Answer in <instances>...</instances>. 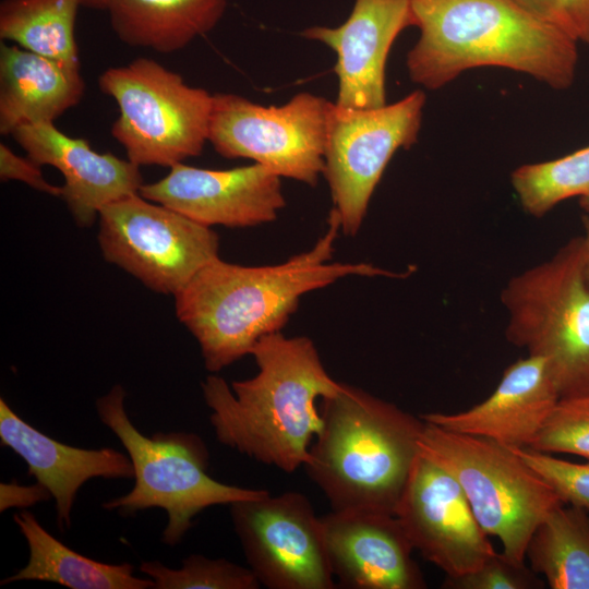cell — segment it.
<instances>
[{"label":"cell","instance_id":"5bb4252c","mask_svg":"<svg viewBox=\"0 0 589 589\" xmlns=\"http://www.w3.org/2000/svg\"><path fill=\"white\" fill-rule=\"evenodd\" d=\"M280 179L256 163L227 170L180 163L139 193L207 227H252L275 220L285 207Z\"/></svg>","mask_w":589,"mask_h":589},{"label":"cell","instance_id":"1f68e13d","mask_svg":"<svg viewBox=\"0 0 589 589\" xmlns=\"http://www.w3.org/2000/svg\"><path fill=\"white\" fill-rule=\"evenodd\" d=\"M52 498L50 492L39 482L31 485H20L16 481L1 482L0 510L9 508L33 507L39 502Z\"/></svg>","mask_w":589,"mask_h":589},{"label":"cell","instance_id":"ac0fdd59","mask_svg":"<svg viewBox=\"0 0 589 589\" xmlns=\"http://www.w3.org/2000/svg\"><path fill=\"white\" fill-rule=\"evenodd\" d=\"M560 399L545 360L527 354L504 370L494 392L480 404L460 412H431L421 418L507 447H530Z\"/></svg>","mask_w":589,"mask_h":589},{"label":"cell","instance_id":"7402d4cb","mask_svg":"<svg viewBox=\"0 0 589 589\" xmlns=\"http://www.w3.org/2000/svg\"><path fill=\"white\" fill-rule=\"evenodd\" d=\"M13 520L28 545V562L0 585L39 580L71 589H154L151 578L134 576L130 563H103L70 549L50 534L29 510L22 509Z\"/></svg>","mask_w":589,"mask_h":589},{"label":"cell","instance_id":"e575fe53","mask_svg":"<svg viewBox=\"0 0 589 589\" xmlns=\"http://www.w3.org/2000/svg\"><path fill=\"white\" fill-rule=\"evenodd\" d=\"M110 0H79L81 7L106 10Z\"/></svg>","mask_w":589,"mask_h":589},{"label":"cell","instance_id":"8992f818","mask_svg":"<svg viewBox=\"0 0 589 589\" xmlns=\"http://www.w3.org/2000/svg\"><path fill=\"white\" fill-rule=\"evenodd\" d=\"M501 301L506 339L545 360L560 397L589 396V285L580 237L512 277Z\"/></svg>","mask_w":589,"mask_h":589},{"label":"cell","instance_id":"5b68a950","mask_svg":"<svg viewBox=\"0 0 589 589\" xmlns=\"http://www.w3.org/2000/svg\"><path fill=\"white\" fill-rule=\"evenodd\" d=\"M127 393L120 384L96 400L100 422L125 448L134 469V485L127 494L103 504L107 510L131 516L161 508L168 520L161 541L180 543L205 508L229 505L260 496L262 489H248L217 481L207 473L209 452L194 433L158 432L147 436L132 423L124 407Z\"/></svg>","mask_w":589,"mask_h":589},{"label":"cell","instance_id":"83f0119b","mask_svg":"<svg viewBox=\"0 0 589 589\" xmlns=\"http://www.w3.org/2000/svg\"><path fill=\"white\" fill-rule=\"evenodd\" d=\"M510 448L551 486L564 504L589 512V462H570L529 447Z\"/></svg>","mask_w":589,"mask_h":589},{"label":"cell","instance_id":"2e32d148","mask_svg":"<svg viewBox=\"0 0 589 589\" xmlns=\"http://www.w3.org/2000/svg\"><path fill=\"white\" fill-rule=\"evenodd\" d=\"M321 518L329 565L342 587H426L412 557L414 549L395 514L332 509Z\"/></svg>","mask_w":589,"mask_h":589},{"label":"cell","instance_id":"277c9868","mask_svg":"<svg viewBox=\"0 0 589 589\" xmlns=\"http://www.w3.org/2000/svg\"><path fill=\"white\" fill-rule=\"evenodd\" d=\"M305 470L333 510L395 514L424 428L422 418L342 383L322 399Z\"/></svg>","mask_w":589,"mask_h":589},{"label":"cell","instance_id":"4316f807","mask_svg":"<svg viewBox=\"0 0 589 589\" xmlns=\"http://www.w3.org/2000/svg\"><path fill=\"white\" fill-rule=\"evenodd\" d=\"M529 448L589 459V396L561 398Z\"/></svg>","mask_w":589,"mask_h":589},{"label":"cell","instance_id":"836d02e7","mask_svg":"<svg viewBox=\"0 0 589 589\" xmlns=\"http://www.w3.org/2000/svg\"><path fill=\"white\" fill-rule=\"evenodd\" d=\"M584 236L580 237L581 271L585 280L589 285V215H585Z\"/></svg>","mask_w":589,"mask_h":589},{"label":"cell","instance_id":"d6a6232c","mask_svg":"<svg viewBox=\"0 0 589 589\" xmlns=\"http://www.w3.org/2000/svg\"><path fill=\"white\" fill-rule=\"evenodd\" d=\"M532 14L558 24L556 0H512ZM560 25V24H558ZM561 26V25H560Z\"/></svg>","mask_w":589,"mask_h":589},{"label":"cell","instance_id":"484cf974","mask_svg":"<svg viewBox=\"0 0 589 589\" xmlns=\"http://www.w3.org/2000/svg\"><path fill=\"white\" fill-rule=\"evenodd\" d=\"M140 570L154 581V589H257L261 587L251 568L226 558L191 554L181 567L170 568L158 561H146Z\"/></svg>","mask_w":589,"mask_h":589},{"label":"cell","instance_id":"d6986e66","mask_svg":"<svg viewBox=\"0 0 589 589\" xmlns=\"http://www.w3.org/2000/svg\"><path fill=\"white\" fill-rule=\"evenodd\" d=\"M0 441L26 462L28 474L50 492L61 530L70 527L77 493L88 480L134 478L129 455L111 447L88 449L56 441L24 421L3 398Z\"/></svg>","mask_w":589,"mask_h":589},{"label":"cell","instance_id":"7a4b0ae2","mask_svg":"<svg viewBox=\"0 0 589 589\" xmlns=\"http://www.w3.org/2000/svg\"><path fill=\"white\" fill-rule=\"evenodd\" d=\"M257 373L233 381L218 375L202 382L209 422L219 443L262 464L294 472L309 459L322 428L317 399L337 393L342 383L325 370L314 342L277 332L251 351Z\"/></svg>","mask_w":589,"mask_h":589},{"label":"cell","instance_id":"7c38bea8","mask_svg":"<svg viewBox=\"0 0 589 589\" xmlns=\"http://www.w3.org/2000/svg\"><path fill=\"white\" fill-rule=\"evenodd\" d=\"M236 534L261 585L271 589H333L322 518L299 492L229 504Z\"/></svg>","mask_w":589,"mask_h":589},{"label":"cell","instance_id":"9c48e42d","mask_svg":"<svg viewBox=\"0 0 589 589\" xmlns=\"http://www.w3.org/2000/svg\"><path fill=\"white\" fill-rule=\"evenodd\" d=\"M335 103L301 92L281 106L229 93L213 95L208 142L226 158H248L280 178L314 187L324 171Z\"/></svg>","mask_w":589,"mask_h":589},{"label":"cell","instance_id":"f546056e","mask_svg":"<svg viewBox=\"0 0 589 589\" xmlns=\"http://www.w3.org/2000/svg\"><path fill=\"white\" fill-rule=\"evenodd\" d=\"M0 179L16 180L31 188L53 196H61L62 188L49 183L43 176L40 166L28 157H21L3 143L0 144Z\"/></svg>","mask_w":589,"mask_h":589},{"label":"cell","instance_id":"cb8c5ba5","mask_svg":"<svg viewBox=\"0 0 589 589\" xmlns=\"http://www.w3.org/2000/svg\"><path fill=\"white\" fill-rule=\"evenodd\" d=\"M79 0H3L0 37L32 52L80 64L75 40Z\"/></svg>","mask_w":589,"mask_h":589},{"label":"cell","instance_id":"f1b7e54d","mask_svg":"<svg viewBox=\"0 0 589 589\" xmlns=\"http://www.w3.org/2000/svg\"><path fill=\"white\" fill-rule=\"evenodd\" d=\"M525 562L495 552L479 568L457 577H445L443 588L448 589H539L544 587Z\"/></svg>","mask_w":589,"mask_h":589},{"label":"cell","instance_id":"4fadbf2b","mask_svg":"<svg viewBox=\"0 0 589 589\" xmlns=\"http://www.w3.org/2000/svg\"><path fill=\"white\" fill-rule=\"evenodd\" d=\"M395 516L413 549L446 577L473 572L496 552L458 481L421 450Z\"/></svg>","mask_w":589,"mask_h":589},{"label":"cell","instance_id":"603a6c76","mask_svg":"<svg viewBox=\"0 0 589 589\" xmlns=\"http://www.w3.org/2000/svg\"><path fill=\"white\" fill-rule=\"evenodd\" d=\"M526 557L552 589H589V512L554 508L536 528Z\"/></svg>","mask_w":589,"mask_h":589},{"label":"cell","instance_id":"ba28073f","mask_svg":"<svg viewBox=\"0 0 589 589\" xmlns=\"http://www.w3.org/2000/svg\"><path fill=\"white\" fill-rule=\"evenodd\" d=\"M98 86L118 105L111 134L133 164L172 167L199 156L208 142L213 95L157 61L109 68Z\"/></svg>","mask_w":589,"mask_h":589},{"label":"cell","instance_id":"52a82bcc","mask_svg":"<svg viewBox=\"0 0 589 589\" xmlns=\"http://www.w3.org/2000/svg\"><path fill=\"white\" fill-rule=\"evenodd\" d=\"M420 450L455 477L482 529L512 560L525 562L536 528L564 504L510 447L493 440L424 421Z\"/></svg>","mask_w":589,"mask_h":589},{"label":"cell","instance_id":"9a60e30c","mask_svg":"<svg viewBox=\"0 0 589 589\" xmlns=\"http://www.w3.org/2000/svg\"><path fill=\"white\" fill-rule=\"evenodd\" d=\"M414 26L411 0H356L337 27L312 26L301 35L336 53V107L366 110L385 106V68L398 35Z\"/></svg>","mask_w":589,"mask_h":589},{"label":"cell","instance_id":"44dd1931","mask_svg":"<svg viewBox=\"0 0 589 589\" xmlns=\"http://www.w3.org/2000/svg\"><path fill=\"white\" fill-rule=\"evenodd\" d=\"M227 0H110V25L132 47L172 52L212 31Z\"/></svg>","mask_w":589,"mask_h":589},{"label":"cell","instance_id":"d590c367","mask_svg":"<svg viewBox=\"0 0 589 589\" xmlns=\"http://www.w3.org/2000/svg\"><path fill=\"white\" fill-rule=\"evenodd\" d=\"M579 205L586 215H589V193L579 197Z\"/></svg>","mask_w":589,"mask_h":589},{"label":"cell","instance_id":"4dcf8cb0","mask_svg":"<svg viewBox=\"0 0 589 589\" xmlns=\"http://www.w3.org/2000/svg\"><path fill=\"white\" fill-rule=\"evenodd\" d=\"M556 15L578 43L589 44V0H556Z\"/></svg>","mask_w":589,"mask_h":589},{"label":"cell","instance_id":"d4e9b609","mask_svg":"<svg viewBox=\"0 0 589 589\" xmlns=\"http://www.w3.org/2000/svg\"><path fill=\"white\" fill-rule=\"evenodd\" d=\"M510 182L522 209L542 217L561 202L589 193V145L553 160L521 165Z\"/></svg>","mask_w":589,"mask_h":589},{"label":"cell","instance_id":"8fae6325","mask_svg":"<svg viewBox=\"0 0 589 589\" xmlns=\"http://www.w3.org/2000/svg\"><path fill=\"white\" fill-rule=\"evenodd\" d=\"M425 100L418 89L375 109L348 110L335 105L323 176L342 233L357 235L392 157L418 141Z\"/></svg>","mask_w":589,"mask_h":589},{"label":"cell","instance_id":"ffe728a7","mask_svg":"<svg viewBox=\"0 0 589 589\" xmlns=\"http://www.w3.org/2000/svg\"><path fill=\"white\" fill-rule=\"evenodd\" d=\"M85 92L80 64L51 59L20 46L0 47V133L24 124L53 122Z\"/></svg>","mask_w":589,"mask_h":589},{"label":"cell","instance_id":"3957f363","mask_svg":"<svg viewBox=\"0 0 589 589\" xmlns=\"http://www.w3.org/2000/svg\"><path fill=\"white\" fill-rule=\"evenodd\" d=\"M411 9L420 36L406 65L426 89L483 67L527 74L553 89L575 81L578 41L512 0H411Z\"/></svg>","mask_w":589,"mask_h":589},{"label":"cell","instance_id":"30bf717a","mask_svg":"<svg viewBox=\"0 0 589 589\" xmlns=\"http://www.w3.org/2000/svg\"><path fill=\"white\" fill-rule=\"evenodd\" d=\"M98 218L105 260L159 293L175 297L219 257V238L211 227L140 193L108 204Z\"/></svg>","mask_w":589,"mask_h":589},{"label":"cell","instance_id":"6da1fadb","mask_svg":"<svg viewBox=\"0 0 589 589\" xmlns=\"http://www.w3.org/2000/svg\"><path fill=\"white\" fill-rule=\"evenodd\" d=\"M340 230L332 209L326 231L308 251L266 266L217 257L175 296L177 317L197 340L209 372L251 354L261 338L280 332L303 294L347 276L388 275L368 263L333 262Z\"/></svg>","mask_w":589,"mask_h":589},{"label":"cell","instance_id":"e0dca14e","mask_svg":"<svg viewBox=\"0 0 589 589\" xmlns=\"http://www.w3.org/2000/svg\"><path fill=\"white\" fill-rule=\"evenodd\" d=\"M11 135L28 158L62 173L61 197L81 227L93 225L105 206L139 193L143 185L140 166L95 152L87 141L68 136L53 122L24 124Z\"/></svg>","mask_w":589,"mask_h":589}]
</instances>
